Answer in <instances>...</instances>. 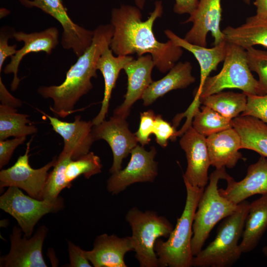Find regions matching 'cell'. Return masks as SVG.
Masks as SVG:
<instances>
[{"label":"cell","mask_w":267,"mask_h":267,"mask_svg":"<svg viewBox=\"0 0 267 267\" xmlns=\"http://www.w3.org/2000/svg\"><path fill=\"white\" fill-rule=\"evenodd\" d=\"M199 0H175L174 11L178 14H191L196 8Z\"/></svg>","instance_id":"41"},{"label":"cell","mask_w":267,"mask_h":267,"mask_svg":"<svg viewBox=\"0 0 267 267\" xmlns=\"http://www.w3.org/2000/svg\"><path fill=\"white\" fill-rule=\"evenodd\" d=\"M126 220L132 229L131 238L135 257L140 267H159L154 250L157 239L168 238L174 227L165 217L155 211L143 212L134 207L126 215Z\"/></svg>","instance_id":"6"},{"label":"cell","mask_w":267,"mask_h":267,"mask_svg":"<svg viewBox=\"0 0 267 267\" xmlns=\"http://www.w3.org/2000/svg\"><path fill=\"white\" fill-rule=\"evenodd\" d=\"M30 142L27 144L25 153L19 157L15 164L0 172V189L15 186L25 190L33 198L42 200L44 186L48 176V171L53 167L57 157L39 169L32 168L29 163Z\"/></svg>","instance_id":"10"},{"label":"cell","mask_w":267,"mask_h":267,"mask_svg":"<svg viewBox=\"0 0 267 267\" xmlns=\"http://www.w3.org/2000/svg\"><path fill=\"white\" fill-rule=\"evenodd\" d=\"M250 203L246 200L240 203L233 213L223 219L214 240L194 256L192 267H229L239 260L242 253L238 241L242 236Z\"/></svg>","instance_id":"4"},{"label":"cell","mask_w":267,"mask_h":267,"mask_svg":"<svg viewBox=\"0 0 267 267\" xmlns=\"http://www.w3.org/2000/svg\"><path fill=\"white\" fill-rule=\"evenodd\" d=\"M19 0L26 7L40 8L59 22L63 30L61 42L63 47L72 49L78 57L91 44L93 30L75 23L68 16L61 0Z\"/></svg>","instance_id":"11"},{"label":"cell","mask_w":267,"mask_h":267,"mask_svg":"<svg viewBox=\"0 0 267 267\" xmlns=\"http://www.w3.org/2000/svg\"><path fill=\"white\" fill-rule=\"evenodd\" d=\"M109 47L106 48L102 52L96 64L97 70L101 72L103 77L104 92L100 110L91 121L93 126L97 125L105 120L112 91L115 86L120 72L134 58L131 55H118L115 57Z\"/></svg>","instance_id":"23"},{"label":"cell","mask_w":267,"mask_h":267,"mask_svg":"<svg viewBox=\"0 0 267 267\" xmlns=\"http://www.w3.org/2000/svg\"><path fill=\"white\" fill-rule=\"evenodd\" d=\"M70 267H91L85 251L71 241H68Z\"/></svg>","instance_id":"38"},{"label":"cell","mask_w":267,"mask_h":267,"mask_svg":"<svg viewBox=\"0 0 267 267\" xmlns=\"http://www.w3.org/2000/svg\"><path fill=\"white\" fill-rule=\"evenodd\" d=\"M154 63L150 54L138 56L129 62L124 67L128 77V86L125 99L121 105L114 111V115L126 119L131 108L136 101L142 96L153 82L151 73Z\"/></svg>","instance_id":"17"},{"label":"cell","mask_w":267,"mask_h":267,"mask_svg":"<svg viewBox=\"0 0 267 267\" xmlns=\"http://www.w3.org/2000/svg\"><path fill=\"white\" fill-rule=\"evenodd\" d=\"M26 138V136H23L0 140V169L8 164L15 149L19 145L23 144Z\"/></svg>","instance_id":"37"},{"label":"cell","mask_w":267,"mask_h":267,"mask_svg":"<svg viewBox=\"0 0 267 267\" xmlns=\"http://www.w3.org/2000/svg\"><path fill=\"white\" fill-rule=\"evenodd\" d=\"M92 134L95 140H105L112 150L113 160L109 170L111 174L122 169L123 159L138 142L134 134L129 130L126 119L114 115L109 120L93 126Z\"/></svg>","instance_id":"13"},{"label":"cell","mask_w":267,"mask_h":267,"mask_svg":"<svg viewBox=\"0 0 267 267\" xmlns=\"http://www.w3.org/2000/svg\"><path fill=\"white\" fill-rule=\"evenodd\" d=\"M206 143L211 165L216 169L233 168L242 159L241 137L233 127L208 136Z\"/></svg>","instance_id":"22"},{"label":"cell","mask_w":267,"mask_h":267,"mask_svg":"<svg viewBox=\"0 0 267 267\" xmlns=\"http://www.w3.org/2000/svg\"><path fill=\"white\" fill-rule=\"evenodd\" d=\"M229 176L225 167L216 169L209 176V183L204 188L193 218L191 239L193 256L202 250L216 224L233 213L238 207V204L222 196L218 189L219 180H225Z\"/></svg>","instance_id":"5"},{"label":"cell","mask_w":267,"mask_h":267,"mask_svg":"<svg viewBox=\"0 0 267 267\" xmlns=\"http://www.w3.org/2000/svg\"><path fill=\"white\" fill-rule=\"evenodd\" d=\"M192 67L188 61L178 62L163 78L153 81L144 91L141 99L145 106L175 89H184L195 81L192 75Z\"/></svg>","instance_id":"24"},{"label":"cell","mask_w":267,"mask_h":267,"mask_svg":"<svg viewBox=\"0 0 267 267\" xmlns=\"http://www.w3.org/2000/svg\"><path fill=\"white\" fill-rule=\"evenodd\" d=\"M63 206L62 199L54 201L39 200L24 194L20 188L8 187L0 197V208L17 222L24 235L30 238L34 228L45 215L55 213Z\"/></svg>","instance_id":"8"},{"label":"cell","mask_w":267,"mask_h":267,"mask_svg":"<svg viewBox=\"0 0 267 267\" xmlns=\"http://www.w3.org/2000/svg\"><path fill=\"white\" fill-rule=\"evenodd\" d=\"M9 37L0 34V72L5 60L9 56L11 57L17 51L16 45H9L8 44Z\"/></svg>","instance_id":"39"},{"label":"cell","mask_w":267,"mask_h":267,"mask_svg":"<svg viewBox=\"0 0 267 267\" xmlns=\"http://www.w3.org/2000/svg\"><path fill=\"white\" fill-rule=\"evenodd\" d=\"M246 51L249 67L251 71L258 75L259 83L266 94L267 93V50L251 47Z\"/></svg>","instance_id":"33"},{"label":"cell","mask_w":267,"mask_h":267,"mask_svg":"<svg viewBox=\"0 0 267 267\" xmlns=\"http://www.w3.org/2000/svg\"><path fill=\"white\" fill-rule=\"evenodd\" d=\"M58 30L55 27H50L40 32L26 33L20 31L13 34V37L18 42H23L24 44L11 57L10 62L5 66L3 72L6 74H13L11 84V89L15 90L21 79L18 77L19 64L23 57L31 52L44 51L51 53L58 44Z\"/></svg>","instance_id":"18"},{"label":"cell","mask_w":267,"mask_h":267,"mask_svg":"<svg viewBox=\"0 0 267 267\" xmlns=\"http://www.w3.org/2000/svg\"><path fill=\"white\" fill-rule=\"evenodd\" d=\"M136 6L139 9H142L145 5V0H134Z\"/></svg>","instance_id":"43"},{"label":"cell","mask_w":267,"mask_h":267,"mask_svg":"<svg viewBox=\"0 0 267 267\" xmlns=\"http://www.w3.org/2000/svg\"><path fill=\"white\" fill-rule=\"evenodd\" d=\"M179 144L185 153L187 163L183 179L192 186L204 188L209 182L208 171L211 166L206 137L191 126L182 135Z\"/></svg>","instance_id":"15"},{"label":"cell","mask_w":267,"mask_h":267,"mask_svg":"<svg viewBox=\"0 0 267 267\" xmlns=\"http://www.w3.org/2000/svg\"><path fill=\"white\" fill-rule=\"evenodd\" d=\"M177 131L174 126L164 120L160 115H156L153 134L155 135L156 141L161 147H166L168 140H175Z\"/></svg>","instance_id":"35"},{"label":"cell","mask_w":267,"mask_h":267,"mask_svg":"<svg viewBox=\"0 0 267 267\" xmlns=\"http://www.w3.org/2000/svg\"><path fill=\"white\" fill-rule=\"evenodd\" d=\"M254 4L256 7V14L267 17V0H255Z\"/></svg>","instance_id":"42"},{"label":"cell","mask_w":267,"mask_h":267,"mask_svg":"<svg viewBox=\"0 0 267 267\" xmlns=\"http://www.w3.org/2000/svg\"><path fill=\"white\" fill-rule=\"evenodd\" d=\"M164 32L169 40L177 46L192 53L198 62L200 68V80L193 101L200 102V92L205 81L210 73L216 70L219 63L224 59L227 42L224 40L212 48H207L191 44L170 30H166Z\"/></svg>","instance_id":"21"},{"label":"cell","mask_w":267,"mask_h":267,"mask_svg":"<svg viewBox=\"0 0 267 267\" xmlns=\"http://www.w3.org/2000/svg\"><path fill=\"white\" fill-rule=\"evenodd\" d=\"M226 89H238L247 95L265 94L249 67L246 49L228 42L222 68L218 74L207 78L200 99Z\"/></svg>","instance_id":"7"},{"label":"cell","mask_w":267,"mask_h":267,"mask_svg":"<svg viewBox=\"0 0 267 267\" xmlns=\"http://www.w3.org/2000/svg\"><path fill=\"white\" fill-rule=\"evenodd\" d=\"M113 33L111 24L98 26L93 30L91 44L71 66L62 83L41 86L38 89L44 98L53 100V105L49 109L55 115L64 118L72 114L79 99L92 89L91 79L97 77V61L105 49L110 47Z\"/></svg>","instance_id":"2"},{"label":"cell","mask_w":267,"mask_h":267,"mask_svg":"<svg viewBox=\"0 0 267 267\" xmlns=\"http://www.w3.org/2000/svg\"><path fill=\"white\" fill-rule=\"evenodd\" d=\"M0 100L1 104L16 108L22 105V101L12 95L7 90L0 77Z\"/></svg>","instance_id":"40"},{"label":"cell","mask_w":267,"mask_h":267,"mask_svg":"<svg viewBox=\"0 0 267 267\" xmlns=\"http://www.w3.org/2000/svg\"><path fill=\"white\" fill-rule=\"evenodd\" d=\"M267 229V193L250 203L242 239L239 244L242 253H247L253 250Z\"/></svg>","instance_id":"26"},{"label":"cell","mask_w":267,"mask_h":267,"mask_svg":"<svg viewBox=\"0 0 267 267\" xmlns=\"http://www.w3.org/2000/svg\"><path fill=\"white\" fill-rule=\"evenodd\" d=\"M48 229L41 226L32 237L24 235L20 227L15 226L10 235V249L5 256L0 257L2 267H46L42 249Z\"/></svg>","instance_id":"12"},{"label":"cell","mask_w":267,"mask_h":267,"mask_svg":"<svg viewBox=\"0 0 267 267\" xmlns=\"http://www.w3.org/2000/svg\"><path fill=\"white\" fill-rule=\"evenodd\" d=\"M227 186L219 189L220 194L235 204L256 194L267 193V158L261 156L255 163L250 165L245 178L239 181L229 176L226 179Z\"/></svg>","instance_id":"19"},{"label":"cell","mask_w":267,"mask_h":267,"mask_svg":"<svg viewBox=\"0 0 267 267\" xmlns=\"http://www.w3.org/2000/svg\"><path fill=\"white\" fill-rule=\"evenodd\" d=\"M41 113L49 120L53 130L63 138L64 144L62 152L71 155L72 160L89 152L95 141L91 121L82 120L81 116L77 115L73 122H68Z\"/></svg>","instance_id":"16"},{"label":"cell","mask_w":267,"mask_h":267,"mask_svg":"<svg viewBox=\"0 0 267 267\" xmlns=\"http://www.w3.org/2000/svg\"><path fill=\"white\" fill-rule=\"evenodd\" d=\"M156 153L154 146L147 151L137 144L132 150L127 166L111 174L107 180V190L116 195L135 183L153 182L158 172V163L154 160Z\"/></svg>","instance_id":"9"},{"label":"cell","mask_w":267,"mask_h":267,"mask_svg":"<svg viewBox=\"0 0 267 267\" xmlns=\"http://www.w3.org/2000/svg\"><path fill=\"white\" fill-rule=\"evenodd\" d=\"M247 95L246 108L241 115L254 117L267 124V93Z\"/></svg>","instance_id":"34"},{"label":"cell","mask_w":267,"mask_h":267,"mask_svg":"<svg viewBox=\"0 0 267 267\" xmlns=\"http://www.w3.org/2000/svg\"><path fill=\"white\" fill-rule=\"evenodd\" d=\"M245 2L249 3H250V0H243Z\"/></svg>","instance_id":"45"},{"label":"cell","mask_w":267,"mask_h":267,"mask_svg":"<svg viewBox=\"0 0 267 267\" xmlns=\"http://www.w3.org/2000/svg\"><path fill=\"white\" fill-rule=\"evenodd\" d=\"M102 165L100 158L92 152L84 155L77 159L71 160L67 166L65 176L67 182H71L80 175L86 178L101 172Z\"/></svg>","instance_id":"32"},{"label":"cell","mask_w":267,"mask_h":267,"mask_svg":"<svg viewBox=\"0 0 267 267\" xmlns=\"http://www.w3.org/2000/svg\"><path fill=\"white\" fill-rule=\"evenodd\" d=\"M131 251H134L131 236L103 233L96 237L92 250L85 253L94 267H127L124 257Z\"/></svg>","instance_id":"20"},{"label":"cell","mask_w":267,"mask_h":267,"mask_svg":"<svg viewBox=\"0 0 267 267\" xmlns=\"http://www.w3.org/2000/svg\"><path fill=\"white\" fill-rule=\"evenodd\" d=\"M232 126L241 137V149L267 158V123L254 117L240 115L232 119Z\"/></svg>","instance_id":"27"},{"label":"cell","mask_w":267,"mask_h":267,"mask_svg":"<svg viewBox=\"0 0 267 267\" xmlns=\"http://www.w3.org/2000/svg\"><path fill=\"white\" fill-rule=\"evenodd\" d=\"M71 160V155L62 151L57 157L53 169L48 174L42 200L54 201L58 199L59 194L64 188L71 187L66 181L65 171L67 165Z\"/></svg>","instance_id":"31"},{"label":"cell","mask_w":267,"mask_h":267,"mask_svg":"<svg viewBox=\"0 0 267 267\" xmlns=\"http://www.w3.org/2000/svg\"><path fill=\"white\" fill-rule=\"evenodd\" d=\"M222 11L221 0H199L195 9L183 22L192 23L184 39L191 44L207 47V35L210 32L214 45L224 41L220 27Z\"/></svg>","instance_id":"14"},{"label":"cell","mask_w":267,"mask_h":267,"mask_svg":"<svg viewBox=\"0 0 267 267\" xmlns=\"http://www.w3.org/2000/svg\"><path fill=\"white\" fill-rule=\"evenodd\" d=\"M186 191L185 206L175 227L166 241L157 239L154 250L160 267H192L191 250L194 214L204 188L191 185L183 179Z\"/></svg>","instance_id":"3"},{"label":"cell","mask_w":267,"mask_h":267,"mask_svg":"<svg viewBox=\"0 0 267 267\" xmlns=\"http://www.w3.org/2000/svg\"><path fill=\"white\" fill-rule=\"evenodd\" d=\"M262 252L263 254L267 257V246H264L262 249Z\"/></svg>","instance_id":"44"},{"label":"cell","mask_w":267,"mask_h":267,"mask_svg":"<svg viewBox=\"0 0 267 267\" xmlns=\"http://www.w3.org/2000/svg\"><path fill=\"white\" fill-rule=\"evenodd\" d=\"M156 115L152 110L140 113L138 130L134 133L138 142L143 146L150 141V136L153 134Z\"/></svg>","instance_id":"36"},{"label":"cell","mask_w":267,"mask_h":267,"mask_svg":"<svg viewBox=\"0 0 267 267\" xmlns=\"http://www.w3.org/2000/svg\"><path fill=\"white\" fill-rule=\"evenodd\" d=\"M222 32L227 42L245 49L255 45L267 48V17L256 14L247 18L244 24L237 27L227 26Z\"/></svg>","instance_id":"25"},{"label":"cell","mask_w":267,"mask_h":267,"mask_svg":"<svg viewBox=\"0 0 267 267\" xmlns=\"http://www.w3.org/2000/svg\"><path fill=\"white\" fill-rule=\"evenodd\" d=\"M28 115L17 112L16 108L0 105V140L13 136L20 137L34 134L37 128L30 123Z\"/></svg>","instance_id":"28"},{"label":"cell","mask_w":267,"mask_h":267,"mask_svg":"<svg viewBox=\"0 0 267 267\" xmlns=\"http://www.w3.org/2000/svg\"><path fill=\"white\" fill-rule=\"evenodd\" d=\"M200 102L223 116L233 119L246 109L247 95L243 92L222 91L200 99Z\"/></svg>","instance_id":"29"},{"label":"cell","mask_w":267,"mask_h":267,"mask_svg":"<svg viewBox=\"0 0 267 267\" xmlns=\"http://www.w3.org/2000/svg\"><path fill=\"white\" fill-rule=\"evenodd\" d=\"M163 12L161 0L155 2L154 9L145 21L142 20L140 9L136 6L122 4L112 9L111 24L114 33L110 44L112 51L117 55L150 54L155 66L161 72L169 71L181 57L183 48L170 40L162 43L155 37L153 24Z\"/></svg>","instance_id":"1"},{"label":"cell","mask_w":267,"mask_h":267,"mask_svg":"<svg viewBox=\"0 0 267 267\" xmlns=\"http://www.w3.org/2000/svg\"><path fill=\"white\" fill-rule=\"evenodd\" d=\"M196 109L192 126L200 134L208 136L233 127L232 119L225 117L212 108L203 105Z\"/></svg>","instance_id":"30"}]
</instances>
